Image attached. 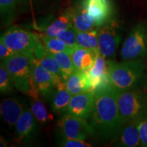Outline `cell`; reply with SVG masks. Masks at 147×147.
Returning a JSON list of instances; mask_svg holds the SVG:
<instances>
[{
	"label": "cell",
	"mask_w": 147,
	"mask_h": 147,
	"mask_svg": "<svg viewBox=\"0 0 147 147\" xmlns=\"http://www.w3.org/2000/svg\"><path fill=\"white\" fill-rule=\"evenodd\" d=\"M140 84L142 89H144L145 92L147 93V69L146 71H145V73L144 74V75H143L142 80H141Z\"/></svg>",
	"instance_id": "31"
},
{
	"label": "cell",
	"mask_w": 147,
	"mask_h": 147,
	"mask_svg": "<svg viewBox=\"0 0 147 147\" xmlns=\"http://www.w3.org/2000/svg\"><path fill=\"white\" fill-rule=\"evenodd\" d=\"M95 91H89L71 96L66 113L89 121L94 105Z\"/></svg>",
	"instance_id": "12"
},
{
	"label": "cell",
	"mask_w": 147,
	"mask_h": 147,
	"mask_svg": "<svg viewBox=\"0 0 147 147\" xmlns=\"http://www.w3.org/2000/svg\"><path fill=\"white\" fill-rule=\"evenodd\" d=\"M14 128L16 140L18 142L25 144L36 138L40 129L38 121L33 115L31 108H24Z\"/></svg>",
	"instance_id": "9"
},
{
	"label": "cell",
	"mask_w": 147,
	"mask_h": 147,
	"mask_svg": "<svg viewBox=\"0 0 147 147\" xmlns=\"http://www.w3.org/2000/svg\"><path fill=\"white\" fill-rule=\"evenodd\" d=\"M66 89L71 95L89 91H93L92 84L86 71L76 69L65 80Z\"/></svg>",
	"instance_id": "17"
},
{
	"label": "cell",
	"mask_w": 147,
	"mask_h": 147,
	"mask_svg": "<svg viewBox=\"0 0 147 147\" xmlns=\"http://www.w3.org/2000/svg\"><path fill=\"white\" fill-rule=\"evenodd\" d=\"M1 62L10 73L16 89L32 98H39L40 94L33 77L34 61L16 53Z\"/></svg>",
	"instance_id": "3"
},
{
	"label": "cell",
	"mask_w": 147,
	"mask_h": 147,
	"mask_svg": "<svg viewBox=\"0 0 147 147\" xmlns=\"http://www.w3.org/2000/svg\"><path fill=\"white\" fill-rule=\"evenodd\" d=\"M34 61L38 63V65L45 67L46 69H47L48 71L53 74L55 76L59 77L62 80H64L63 78V74H62L61 69L57 61L53 57L52 53L47 52L41 58L35 59Z\"/></svg>",
	"instance_id": "24"
},
{
	"label": "cell",
	"mask_w": 147,
	"mask_h": 147,
	"mask_svg": "<svg viewBox=\"0 0 147 147\" xmlns=\"http://www.w3.org/2000/svg\"><path fill=\"white\" fill-rule=\"evenodd\" d=\"M146 69L144 59L124 60L120 63L109 60L108 71L112 87L118 91L138 87Z\"/></svg>",
	"instance_id": "2"
},
{
	"label": "cell",
	"mask_w": 147,
	"mask_h": 147,
	"mask_svg": "<svg viewBox=\"0 0 147 147\" xmlns=\"http://www.w3.org/2000/svg\"><path fill=\"white\" fill-rule=\"evenodd\" d=\"M141 146L147 147V118L137 121Z\"/></svg>",
	"instance_id": "29"
},
{
	"label": "cell",
	"mask_w": 147,
	"mask_h": 147,
	"mask_svg": "<svg viewBox=\"0 0 147 147\" xmlns=\"http://www.w3.org/2000/svg\"><path fill=\"white\" fill-rule=\"evenodd\" d=\"M59 138L86 140L93 136L91 127L88 121L65 113L57 123Z\"/></svg>",
	"instance_id": "8"
},
{
	"label": "cell",
	"mask_w": 147,
	"mask_h": 147,
	"mask_svg": "<svg viewBox=\"0 0 147 147\" xmlns=\"http://www.w3.org/2000/svg\"><path fill=\"white\" fill-rule=\"evenodd\" d=\"M25 107L15 98L9 97L1 101L0 105L1 117L10 126L14 127Z\"/></svg>",
	"instance_id": "15"
},
{
	"label": "cell",
	"mask_w": 147,
	"mask_h": 147,
	"mask_svg": "<svg viewBox=\"0 0 147 147\" xmlns=\"http://www.w3.org/2000/svg\"><path fill=\"white\" fill-rule=\"evenodd\" d=\"M71 96L72 95L66 89L65 85H63L55 88L47 99L49 100L53 113L61 115L67 111Z\"/></svg>",
	"instance_id": "18"
},
{
	"label": "cell",
	"mask_w": 147,
	"mask_h": 147,
	"mask_svg": "<svg viewBox=\"0 0 147 147\" xmlns=\"http://www.w3.org/2000/svg\"><path fill=\"white\" fill-rule=\"evenodd\" d=\"M97 50L86 49L77 46L71 51L70 56L77 70L88 71L93 67L96 58Z\"/></svg>",
	"instance_id": "16"
},
{
	"label": "cell",
	"mask_w": 147,
	"mask_h": 147,
	"mask_svg": "<svg viewBox=\"0 0 147 147\" xmlns=\"http://www.w3.org/2000/svg\"><path fill=\"white\" fill-rule=\"evenodd\" d=\"M52 55L57 61L62 71L64 81H65L66 79L76 70L70 54L66 52H60L52 53Z\"/></svg>",
	"instance_id": "22"
},
{
	"label": "cell",
	"mask_w": 147,
	"mask_h": 147,
	"mask_svg": "<svg viewBox=\"0 0 147 147\" xmlns=\"http://www.w3.org/2000/svg\"><path fill=\"white\" fill-rule=\"evenodd\" d=\"M117 98L118 91L112 86L95 90L89 124L93 136L103 142H113L123 124Z\"/></svg>",
	"instance_id": "1"
},
{
	"label": "cell",
	"mask_w": 147,
	"mask_h": 147,
	"mask_svg": "<svg viewBox=\"0 0 147 147\" xmlns=\"http://www.w3.org/2000/svg\"><path fill=\"white\" fill-rule=\"evenodd\" d=\"M72 27L69 16L66 12L60 15L46 27L44 32L45 36L56 37L60 32Z\"/></svg>",
	"instance_id": "19"
},
{
	"label": "cell",
	"mask_w": 147,
	"mask_h": 147,
	"mask_svg": "<svg viewBox=\"0 0 147 147\" xmlns=\"http://www.w3.org/2000/svg\"><path fill=\"white\" fill-rule=\"evenodd\" d=\"M58 146L63 147H90L92 145L85 140L78 139H69L65 138H59Z\"/></svg>",
	"instance_id": "28"
},
{
	"label": "cell",
	"mask_w": 147,
	"mask_h": 147,
	"mask_svg": "<svg viewBox=\"0 0 147 147\" xmlns=\"http://www.w3.org/2000/svg\"><path fill=\"white\" fill-rule=\"evenodd\" d=\"M19 1L20 0H0L1 18L5 25H9L14 20Z\"/></svg>",
	"instance_id": "23"
},
{
	"label": "cell",
	"mask_w": 147,
	"mask_h": 147,
	"mask_svg": "<svg viewBox=\"0 0 147 147\" xmlns=\"http://www.w3.org/2000/svg\"><path fill=\"white\" fill-rule=\"evenodd\" d=\"M121 38L119 23L115 18L98 29V50L106 59L115 58Z\"/></svg>",
	"instance_id": "7"
},
{
	"label": "cell",
	"mask_w": 147,
	"mask_h": 147,
	"mask_svg": "<svg viewBox=\"0 0 147 147\" xmlns=\"http://www.w3.org/2000/svg\"><path fill=\"white\" fill-rule=\"evenodd\" d=\"M8 146V142L5 141V138L1 137V140H0V146L1 147H5Z\"/></svg>",
	"instance_id": "32"
},
{
	"label": "cell",
	"mask_w": 147,
	"mask_h": 147,
	"mask_svg": "<svg viewBox=\"0 0 147 147\" xmlns=\"http://www.w3.org/2000/svg\"><path fill=\"white\" fill-rule=\"evenodd\" d=\"M42 42L47 50L51 53L66 52L71 54L74 49L69 47L57 37H42Z\"/></svg>",
	"instance_id": "25"
},
{
	"label": "cell",
	"mask_w": 147,
	"mask_h": 147,
	"mask_svg": "<svg viewBox=\"0 0 147 147\" xmlns=\"http://www.w3.org/2000/svg\"><path fill=\"white\" fill-rule=\"evenodd\" d=\"M111 144L114 146H141L137 121H125L123 123L117 136Z\"/></svg>",
	"instance_id": "13"
},
{
	"label": "cell",
	"mask_w": 147,
	"mask_h": 147,
	"mask_svg": "<svg viewBox=\"0 0 147 147\" xmlns=\"http://www.w3.org/2000/svg\"><path fill=\"white\" fill-rule=\"evenodd\" d=\"M117 102L123 123L147 118V93L138 86L131 89L118 91Z\"/></svg>",
	"instance_id": "5"
},
{
	"label": "cell",
	"mask_w": 147,
	"mask_h": 147,
	"mask_svg": "<svg viewBox=\"0 0 147 147\" xmlns=\"http://www.w3.org/2000/svg\"><path fill=\"white\" fill-rule=\"evenodd\" d=\"M14 84L10 73L1 62L0 65V91L1 93H8L12 91Z\"/></svg>",
	"instance_id": "26"
},
{
	"label": "cell",
	"mask_w": 147,
	"mask_h": 147,
	"mask_svg": "<svg viewBox=\"0 0 147 147\" xmlns=\"http://www.w3.org/2000/svg\"><path fill=\"white\" fill-rule=\"evenodd\" d=\"M65 12L68 14L71 25L77 32H88L98 28L93 18L81 3L77 6L68 8Z\"/></svg>",
	"instance_id": "14"
},
{
	"label": "cell",
	"mask_w": 147,
	"mask_h": 147,
	"mask_svg": "<svg viewBox=\"0 0 147 147\" xmlns=\"http://www.w3.org/2000/svg\"><path fill=\"white\" fill-rule=\"evenodd\" d=\"M82 6L100 27L113 18L114 8L110 0H82Z\"/></svg>",
	"instance_id": "11"
},
{
	"label": "cell",
	"mask_w": 147,
	"mask_h": 147,
	"mask_svg": "<svg viewBox=\"0 0 147 147\" xmlns=\"http://www.w3.org/2000/svg\"><path fill=\"white\" fill-rule=\"evenodd\" d=\"M121 57L123 60L147 59V23L139 22L123 44Z\"/></svg>",
	"instance_id": "6"
},
{
	"label": "cell",
	"mask_w": 147,
	"mask_h": 147,
	"mask_svg": "<svg viewBox=\"0 0 147 147\" xmlns=\"http://www.w3.org/2000/svg\"><path fill=\"white\" fill-rule=\"evenodd\" d=\"M1 41L16 53L29 57L33 61L49 52L36 34L18 27H11L5 31L1 36Z\"/></svg>",
	"instance_id": "4"
},
{
	"label": "cell",
	"mask_w": 147,
	"mask_h": 147,
	"mask_svg": "<svg viewBox=\"0 0 147 147\" xmlns=\"http://www.w3.org/2000/svg\"><path fill=\"white\" fill-rule=\"evenodd\" d=\"M76 34L77 31L72 26L60 32L56 37L69 47L74 49L78 46L76 42Z\"/></svg>",
	"instance_id": "27"
},
{
	"label": "cell",
	"mask_w": 147,
	"mask_h": 147,
	"mask_svg": "<svg viewBox=\"0 0 147 147\" xmlns=\"http://www.w3.org/2000/svg\"><path fill=\"white\" fill-rule=\"evenodd\" d=\"M33 77L40 95L47 98L57 86L65 84V81L55 76L45 67L33 63Z\"/></svg>",
	"instance_id": "10"
},
{
	"label": "cell",
	"mask_w": 147,
	"mask_h": 147,
	"mask_svg": "<svg viewBox=\"0 0 147 147\" xmlns=\"http://www.w3.org/2000/svg\"><path fill=\"white\" fill-rule=\"evenodd\" d=\"M31 110L35 118L40 124H47L49 121L53 120V116L48 112L43 102L39 100V98H32Z\"/></svg>",
	"instance_id": "21"
},
{
	"label": "cell",
	"mask_w": 147,
	"mask_h": 147,
	"mask_svg": "<svg viewBox=\"0 0 147 147\" xmlns=\"http://www.w3.org/2000/svg\"><path fill=\"white\" fill-rule=\"evenodd\" d=\"M16 53H17L5 45L2 41H0V59L1 61Z\"/></svg>",
	"instance_id": "30"
},
{
	"label": "cell",
	"mask_w": 147,
	"mask_h": 147,
	"mask_svg": "<svg viewBox=\"0 0 147 147\" xmlns=\"http://www.w3.org/2000/svg\"><path fill=\"white\" fill-rule=\"evenodd\" d=\"M77 45L86 49H98V29L88 32H77Z\"/></svg>",
	"instance_id": "20"
}]
</instances>
